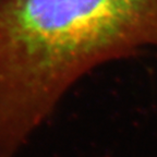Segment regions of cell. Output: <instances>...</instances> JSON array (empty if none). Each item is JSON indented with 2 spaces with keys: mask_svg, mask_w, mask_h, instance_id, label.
Wrapping results in <instances>:
<instances>
[{
  "mask_svg": "<svg viewBox=\"0 0 157 157\" xmlns=\"http://www.w3.org/2000/svg\"><path fill=\"white\" fill-rule=\"evenodd\" d=\"M157 49V0H0V157H15L94 68Z\"/></svg>",
  "mask_w": 157,
  "mask_h": 157,
  "instance_id": "6da1fadb",
  "label": "cell"
}]
</instances>
